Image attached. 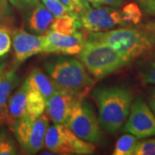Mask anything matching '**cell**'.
Segmentation results:
<instances>
[{"label":"cell","mask_w":155,"mask_h":155,"mask_svg":"<svg viewBox=\"0 0 155 155\" xmlns=\"http://www.w3.org/2000/svg\"><path fill=\"white\" fill-rule=\"evenodd\" d=\"M123 131L138 139L155 136V115L147 104L140 97L132 103Z\"/></svg>","instance_id":"9"},{"label":"cell","mask_w":155,"mask_h":155,"mask_svg":"<svg viewBox=\"0 0 155 155\" xmlns=\"http://www.w3.org/2000/svg\"><path fill=\"white\" fill-rule=\"evenodd\" d=\"M9 1L17 10L25 13L40 2V0H9Z\"/></svg>","instance_id":"26"},{"label":"cell","mask_w":155,"mask_h":155,"mask_svg":"<svg viewBox=\"0 0 155 155\" xmlns=\"http://www.w3.org/2000/svg\"><path fill=\"white\" fill-rule=\"evenodd\" d=\"M28 88L23 83L17 91L10 97L7 104V116L5 124L10 127L15 126L27 114Z\"/></svg>","instance_id":"15"},{"label":"cell","mask_w":155,"mask_h":155,"mask_svg":"<svg viewBox=\"0 0 155 155\" xmlns=\"http://www.w3.org/2000/svg\"><path fill=\"white\" fill-rule=\"evenodd\" d=\"M44 67L60 90L77 97H84L94 84L83 63L76 59L60 57L47 61Z\"/></svg>","instance_id":"3"},{"label":"cell","mask_w":155,"mask_h":155,"mask_svg":"<svg viewBox=\"0 0 155 155\" xmlns=\"http://www.w3.org/2000/svg\"><path fill=\"white\" fill-rule=\"evenodd\" d=\"M24 84L28 90H35L39 91L45 100L58 91L60 89L52 80V78L47 76L44 72L39 68H34L25 79Z\"/></svg>","instance_id":"16"},{"label":"cell","mask_w":155,"mask_h":155,"mask_svg":"<svg viewBox=\"0 0 155 155\" xmlns=\"http://www.w3.org/2000/svg\"><path fill=\"white\" fill-rule=\"evenodd\" d=\"M49 117L42 114L36 119L24 116L11 129L14 133L22 149L28 154H35L44 147V139Z\"/></svg>","instance_id":"7"},{"label":"cell","mask_w":155,"mask_h":155,"mask_svg":"<svg viewBox=\"0 0 155 155\" xmlns=\"http://www.w3.org/2000/svg\"><path fill=\"white\" fill-rule=\"evenodd\" d=\"M44 35H32L23 29L14 30L12 32L13 67L17 68L28 58L44 53Z\"/></svg>","instance_id":"10"},{"label":"cell","mask_w":155,"mask_h":155,"mask_svg":"<svg viewBox=\"0 0 155 155\" xmlns=\"http://www.w3.org/2000/svg\"><path fill=\"white\" fill-rule=\"evenodd\" d=\"M80 28V22L77 15L67 14L56 17L52 23L50 29L65 35H71L77 32L78 28Z\"/></svg>","instance_id":"17"},{"label":"cell","mask_w":155,"mask_h":155,"mask_svg":"<svg viewBox=\"0 0 155 155\" xmlns=\"http://www.w3.org/2000/svg\"><path fill=\"white\" fill-rule=\"evenodd\" d=\"M11 31L6 26L0 25V57L6 55L11 48Z\"/></svg>","instance_id":"24"},{"label":"cell","mask_w":155,"mask_h":155,"mask_svg":"<svg viewBox=\"0 0 155 155\" xmlns=\"http://www.w3.org/2000/svg\"><path fill=\"white\" fill-rule=\"evenodd\" d=\"M146 15L155 17V0H136Z\"/></svg>","instance_id":"28"},{"label":"cell","mask_w":155,"mask_h":155,"mask_svg":"<svg viewBox=\"0 0 155 155\" xmlns=\"http://www.w3.org/2000/svg\"><path fill=\"white\" fill-rule=\"evenodd\" d=\"M44 145L47 149L59 154L88 155L96 150L93 143L78 138L67 125L56 123L48 127Z\"/></svg>","instance_id":"6"},{"label":"cell","mask_w":155,"mask_h":155,"mask_svg":"<svg viewBox=\"0 0 155 155\" xmlns=\"http://www.w3.org/2000/svg\"><path fill=\"white\" fill-rule=\"evenodd\" d=\"M78 97H81L59 90L46 100V110L54 123L67 125L72 106Z\"/></svg>","instance_id":"12"},{"label":"cell","mask_w":155,"mask_h":155,"mask_svg":"<svg viewBox=\"0 0 155 155\" xmlns=\"http://www.w3.org/2000/svg\"><path fill=\"white\" fill-rule=\"evenodd\" d=\"M125 2V0H102V5H107L111 7H119Z\"/></svg>","instance_id":"29"},{"label":"cell","mask_w":155,"mask_h":155,"mask_svg":"<svg viewBox=\"0 0 155 155\" xmlns=\"http://www.w3.org/2000/svg\"><path fill=\"white\" fill-rule=\"evenodd\" d=\"M46 110V100L37 91L28 90L27 93V114L30 119H36Z\"/></svg>","instance_id":"18"},{"label":"cell","mask_w":155,"mask_h":155,"mask_svg":"<svg viewBox=\"0 0 155 155\" xmlns=\"http://www.w3.org/2000/svg\"><path fill=\"white\" fill-rule=\"evenodd\" d=\"M44 36V53L55 54H78L84 48L86 41L84 35L79 32L65 35L50 29L45 34Z\"/></svg>","instance_id":"11"},{"label":"cell","mask_w":155,"mask_h":155,"mask_svg":"<svg viewBox=\"0 0 155 155\" xmlns=\"http://www.w3.org/2000/svg\"><path fill=\"white\" fill-rule=\"evenodd\" d=\"M149 104L150 107H151V109H152V110L153 111V113H154L155 115V91H153L152 92L151 96H150Z\"/></svg>","instance_id":"32"},{"label":"cell","mask_w":155,"mask_h":155,"mask_svg":"<svg viewBox=\"0 0 155 155\" xmlns=\"http://www.w3.org/2000/svg\"><path fill=\"white\" fill-rule=\"evenodd\" d=\"M138 142V138L131 134L122 135L116 142L114 155H133L135 147Z\"/></svg>","instance_id":"19"},{"label":"cell","mask_w":155,"mask_h":155,"mask_svg":"<svg viewBox=\"0 0 155 155\" xmlns=\"http://www.w3.org/2000/svg\"><path fill=\"white\" fill-rule=\"evenodd\" d=\"M19 82L20 78L15 67L6 65L0 66V124L6 122L8 100Z\"/></svg>","instance_id":"13"},{"label":"cell","mask_w":155,"mask_h":155,"mask_svg":"<svg viewBox=\"0 0 155 155\" xmlns=\"http://www.w3.org/2000/svg\"><path fill=\"white\" fill-rule=\"evenodd\" d=\"M85 40L109 45L127 60L133 61L155 51V21L145 22L135 28L91 32Z\"/></svg>","instance_id":"1"},{"label":"cell","mask_w":155,"mask_h":155,"mask_svg":"<svg viewBox=\"0 0 155 155\" xmlns=\"http://www.w3.org/2000/svg\"><path fill=\"white\" fill-rule=\"evenodd\" d=\"M61 2L77 16L84 8L88 7V6L84 5L81 2V0H61Z\"/></svg>","instance_id":"27"},{"label":"cell","mask_w":155,"mask_h":155,"mask_svg":"<svg viewBox=\"0 0 155 155\" xmlns=\"http://www.w3.org/2000/svg\"><path fill=\"white\" fill-rule=\"evenodd\" d=\"M41 3L53 13L55 18L67 14H74L61 3V0H41Z\"/></svg>","instance_id":"23"},{"label":"cell","mask_w":155,"mask_h":155,"mask_svg":"<svg viewBox=\"0 0 155 155\" xmlns=\"http://www.w3.org/2000/svg\"><path fill=\"white\" fill-rule=\"evenodd\" d=\"M67 126L78 138L91 143H99L103 136L99 120L84 97H78L75 101Z\"/></svg>","instance_id":"5"},{"label":"cell","mask_w":155,"mask_h":155,"mask_svg":"<svg viewBox=\"0 0 155 155\" xmlns=\"http://www.w3.org/2000/svg\"><path fill=\"white\" fill-rule=\"evenodd\" d=\"M17 147L15 140L5 131L0 132V155L17 154Z\"/></svg>","instance_id":"22"},{"label":"cell","mask_w":155,"mask_h":155,"mask_svg":"<svg viewBox=\"0 0 155 155\" xmlns=\"http://www.w3.org/2000/svg\"><path fill=\"white\" fill-rule=\"evenodd\" d=\"M10 11V8L8 6L7 0H0V15L5 16L7 15Z\"/></svg>","instance_id":"30"},{"label":"cell","mask_w":155,"mask_h":155,"mask_svg":"<svg viewBox=\"0 0 155 155\" xmlns=\"http://www.w3.org/2000/svg\"><path fill=\"white\" fill-rule=\"evenodd\" d=\"M80 27L89 33L102 32L127 24L122 18V12L111 7L88 6L78 15Z\"/></svg>","instance_id":"8"},{"label":"cell","mask_w":155,"mask_h":155,"mask_svg":"<svg viewBox=\"0 0 155 155\" xmlns=\"http://www.w3.org/2000/svg\"><path fill=\"white\" fill-rule=\"evenodd\" d=\"M78 58L89 73L97 79L118 72L132 62L109 45L91 41H85Z\"/></svg>","instance_id":"4"},{"label":"cell","mask_w":155,"mask_h":155,"mask_svg":"<svg viewBox=\"0 0 155 155\" xmlns=\"http://www.w3.org/2000/svg\"><path fill=\"white\" fill-rule=\"evenodd\" d=\"M134 155H155V139L138 141Z\"/></svg>","instance_id":"25"},{"label":"cell","mask_w":155,"mask_h":155,"mask_svg":"<svg viewBox=\"0 0 155 155\" xmlns=\"http://www.w3.org/2000/svg\"><path fill=\"white\" fill-rule=\"evenodd\" d=\"M138 72L145 84H155V59L140 63L138 67Z\"/></svg>","instance_id":"21"},{"label":"cell","mask_w":155,"mask_h":155,"mask_svg":"<svg viewBox=\"0 0 155 155\" xmlns=\"http://www.w3.org/2000/svg\"><path fill=\"white\" fill-rule=\"evenodd\" d=\"M81 2L85 6H89L90 4H91L94 7L100 6L102 5V0H81Z\"/></svg>","instance_id":"31"},{"label":"cell","mask_w":155,"mask_h":155,"mask_svg":"<svg viewBox=\"0 0 155 155\" xmlns=\"http://www.w3.org/2000/svg\"><path fill=\"white\" fill-rule=\"evenodd\" d=\"M98 108L100 125L108 133L116 134L129 115L133 93L123 86H106L92 92Z\"/></svg>","instance_id":"2"},{"label":"cell","mask_w":155,"mask_h":155,"mask_svg":"<svg viewBox=\"0 0 155 155\" xmlns=\"http://www.w3.org/2000/svg\"><path fill=\"white\" fill-rule=\"evenodd\" d=\"M55 19L53 13L40 3L26 12V24L28 28L35 34L45 35Z\"/></svg>","instance_id":"14"},{"label":"cell","mask_w":155,"mask_h":155,"mask_svg":"<svg viewBox=\"0 0 155 155\" xmlns=\"http://www.w3.org/2000/svg\"><path fill=\"white\" fill-rule=\"evenodd\" d=\"M122 18L125 23L138 25L142 19V11L139 5L135 3H129L122 8Z\"/></svg>","instance_id":"20"}]
</instances>
